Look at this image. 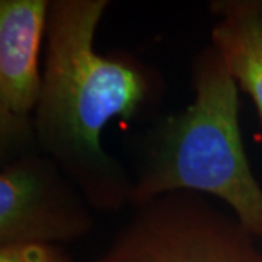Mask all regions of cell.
<instances>
[{"label": "cell", "mask_w": 262, "mask_h": 262, "mask_svg": "<svg viewBox=\"0 0 262 262\" xmlns=\"http://www.w3.org/2000/svg\"><path fill=\"white\" fill-rule=\"evenodd\" d=\"M110 0H51L42 84L34 115L38 150L56 162L92 210L131 203L133 177L102 146L114 118L130 122L158 101V72L139 58L101 54L95 35Z\"/></svg>", "instance_id": "obj_1"}, {"label": "cell", "mask_w": 262, "mask_h": 262, "mask_svg": "<svg viewBox=\"0 0 262 262\" xmlns=\"http://www.w3.org/2000/svg\"><path fill=\"white\" fill-rule=\"evenodd\" d=\"M191 84L194 101L144 133L130 207L175 191L211 195L262 239V187L245 153L239 88L211 46L192 58Z\"/></svg>", "instance_id": "obj_2"}, {"label": "cell", "mask_w": 262, "mask_h": 262, "mask_svg": "<svg viewBox=\"0 0 262 262\" xmlns=\"http://www.w3.org/2000/svg\"><path fill=\"white\" fill-rule=\"evenodd\" d=\"M89 262H262L256 237L207 195L175 191L133 207Z\"/></svg>", "instance_id": "obj_3"}, {"label": "cell", "mask_w": 262, "mask_h": 262, "mask_svg": "<svg viewBox=\"0 0 262 262\" xmlns=\"http://www.w3.org/2000/svg\"><path fill=\"white\" fill-rule=\"evenodd\" d=\"M79 188L37 146L2 159L0 245L72 244L94 227Z\"/></svg>", "instance_id": "obj_4"}, {"label": "cell", "mask_w": 262, "mask_h": 262, "mask_svg": "<svg viewBox=\"0 0 262 262\" xmlns=\"http://www.w3.org/2000/svg\"><path fill=\"white\" fill-rule=\"evenodd\" d=\"M50 2H0L2 159L35 146L34 115L42 84L39 51L46 41Z\"/></svg>", "instance_id": "obj_5"}, {"label": "cell", "mask_w": 262, "mask_h": 262, "mask_svg": "<svg viewBox=\"0 0 262 262\" xmlns=\"http://www.w3.org/2000/svg\"><path fill=\"white\" fill-rule=\"evenodd\" d=\"M217 22L211 47L222 57L233 80L252 98L262 122V9L258 0H214Z\"/></svg>", "instance_id": "obj_6"}, {"label": "cell", "mask_w": 262, "mask_h": 262, "mask_svg": "<svg viewBox=\"0 0 262 262\" xmlns=\"http://www.w3.org/2000/svg\"><path fill=\"white\" fill-rule=\"evenodd\" d=\"M0 262H72L60 245L19 242L0 245Z\"/></svg>", "instance_id": "obj_7"}, {"label": "cell", "mask_w": 262, "mask_h": 262, "mask_svg": "<svg viewBox=\"0 0 262 262\" xmlns=\"http://www.w3.org/2000/svg\"><path fill=\"white\" fill-rule=\"evenodd\" d=\"M258 3H259V6H261V9H262V0H258Z\"/></svg>", "instance_id": "obj_8"}]
</instances>
